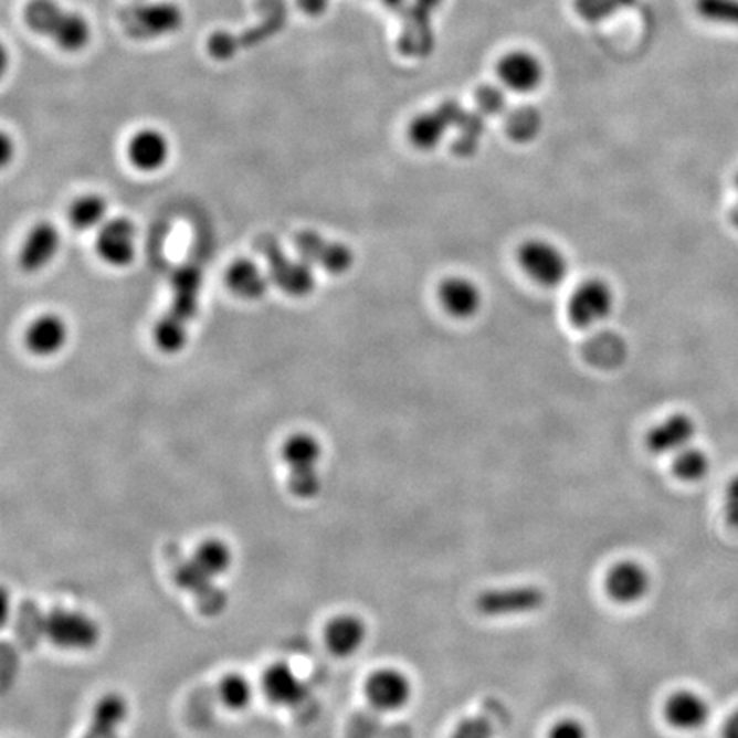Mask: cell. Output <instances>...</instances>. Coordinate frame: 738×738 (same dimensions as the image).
<instances>
[{
    "mask_svg": "<svg viewBox=\"0 0 738 738\" xmlns=\"http://www.w3.org/2000/svg\"><path fill=\"white\" fill-rule=\"evenodd\" d=\"M233 566V550L223 539L202 540L190 558L178 562L173 577L178 587L193 597L202 614L214 618L228 605V593L219 587V578Z\"/></svg>",
    "mask_w": 738,
    "mask_h": 738,
    "instance_id": "cell-1",
    "label": "cell"
},
{
    "mask_svg": "<svg viewBox=\"0 0 738 738\" xmlns=\"http://www.w3.org/2000/svg\"><path fill=\"white\" fill-rule=\"evenodd\" d=\"M18 634L30 643L45 637L65 652H91L102 640V628L96 619L84 612L65 607L40 611L34 603L28 602L18 619Z\"/></svg>",
    "mask_w": 738,
    "mask_h": 738,
    "instance_id": "cell-2",
    "label": "cell"
},
{
    "mask_svg": "<svg viewBox=\"0 0 738 738\" xmlns=\"http://www.w3.org/2000/svg\"><path fill=\"white\" fill-rule=\"evenodd\" d=\"M24 21L34 33L53 40L65 52H80L91 40L89 23L77 12L65 11L53 0H30Z\"/></svg>",
    "mask_w": 738,
    "mask_h": 738,
    "instance_id": "cell-3",
    "label": "cell"
},
{
    "mask_svg": "<svg viewBox=\"0 0 738 738\" xmlns=\"http://www.w3.org/2000/svg\"><path fill=\"white\" fill-rule=\"evenodd\" d=\"M321 450L320 441L309 433H294L284 441L281 449L284 465L287 467V487L294 497L302 502H309L320 494L321 477L318 465H320Z\"/></svg>",
    "mask_w": 738,
    "mask_h": 738,
    "instance_id": "cell-4",
    "label": "cell"
},
{
    "mask_svg": "<svg viewBox=\"0 0 738 738\" xmlns=\"http://www.w3.org/2000/svg\"><path fill=\"white\" fill-rule=\"evenodd\" d=\"M256 252L261 253L267 264L271 283L294 298H305L315 289V275L312 265L299 259H291L284 253L275 238L261 236L255 243Z\"/></svg>",
    "mask_w": 738,
    "mask_h": 738,
    "instance_id": "cell-5",
    "label": "cell"
},
{
    "mask_svg": "<svg viewBox=\"0 0 738 738\" xmlns=\"http://www.w3.org/2000/svg\"><path fill=\"white\" fill-rule=\"evenodd\" d=\"M547 605V592L539 584L524 583L496 587L478 593L475 611L484 618H518L535 614Z\"/></svg>",
    "mask_w": 738,
    "mask_h": 738,
    "instance_id": "cell-6",
    "label": "cell"
},
{
    "mask_svg": "<svg viewBox=\"0 0 738 738\" xmlns=\"http://www.w3.org/2000/svg\"><path fill=\"white\" fill-rule=\"evenodd\" d=\"M518 265L535 284L556 287L565 283L569 274L566 253L556 243L542 238H531L518 249Z\"/></svg>",
    "mask_w": 738,
    "mask_h": 738,
    "instance_id": "cell-7",
    "label": "cell"
},
{
    "mask_svg": "<svg viewBox=\"0 0 738 738\" xmlns=\"http://www.w3.org/2000/svg\"><path fill=\"white\" fill-rule=\"evenodd\" d=\"M615 308V294L603 280L583 281L574 287L568 299V318L574 327L587 330L611 317Z\"/></svg>",
    "mask_w": 738,
    "mask_h": 738,
    "instance_id": "cell-8",
    "label": "cell"
},
{
    "mask_svg": "<svg viewBox=\"0 0 738 738\" xmlns=\"http://www.w3.org/2000/svg\"><path fill=\"white\" fill-rule=\"evenodd\" d=\"M652 571L637 559H619L609 566L603 577L605 595L621 607H633L643 602L652 592Z\"/></svg>",
    "mask_w": 738,
    "mask_h": 738,
    "instance_id": "cell-9",
    "label": "cell"
},
{
    "mask_svg": "<svg viewBox=\"0 0 738 738\" xmlns=\"http://www.w3.org/2000/svg\"><path fill=\"white\" fill-rule=\"evenodd\" d=\"M414 687L400 668H378L365 682V696L369 705L381 713H397L412 700Z\"/></svg>",
    "mask_w": 738,
    "mask_h": 738,
    "instance_id": "cell-10",
    "label": "cell"
},
{
    "mask_svg": "<svg viewBox=\"0 0 738 738\" xmlns=\"http://www.w3.org/2000/svg\"><path fill=\"white\" fill-rule=\"evenodd\" d=\"M294 249L303 261L324 268L328 274H346L355 264V255L349 246L328 240L317 231H299L294 238Z\"/></svg>",
    "mask_w": 738,
    "mask_h": 738,
    "instance_id": "cell-11",
    "label": "cell"
},
{
    "mask_svg": "<svg viewBox=\"0 0 738 738\" xmlns=\"http://www.w3.org/2000/svg\"><path fill=\"white\" fill-rule=\"evenodd\" d=\"M662 713L668 727L684 734L703 730L713 715L709 700L694 689H677L668 694Z\"/></svg>",
    "mask_w": 738,
    "mask_h": 738,
    "instance_id": "cell-12",
    "label": "cell"
},
{
    "mask_svg": "<svg viewBox=\"0 0 738 738\" xmlns=\"http://www.w3.org/2000/svg\"><path fill=\"white\" fill-rule=\"evenodd\" d=\"M465 112L455 102H446L440 108L418 115L409 125L408 137L421 151H431L445 140L450 128L458 127Z\"/></svg>",
    "mask_w": 738,
    "mask_h": 738,
    "instance_id": "cell-13",
    "label": "cell"
},
{
    "mask_svg": "<svg viewBox=\"0 0 738 738\" xmlns=\"http://www.w3.org/2000/svg\"><path fill=\"white\" fill-rule=\"evenodd\" d=\"M697 434V424L686 412L663 418L656 422L646 436V446L656 456H674L687 446L693 445Z\"/></svg>",
    "mask_w": 738,
    "mask_h": 738,
    "instance_id": "cell-14",
    "label": "cell"
},
{
    "mask_svg": "<svg viewBox=\"0 0 738 738\" xmlns=\"http://www.w3.org/2000/svg\"><path fill=\"white\" fill-rule=\"evenodd\" d=\"M136 238L133 221L125 218L109 219L99 230L96 250L103 262L112 267H127L136 259Z\"/></svg>",
    "mask_w": 738,
    "mask_h": 738,
    "instance_id": "cell-15",
    "label": "cell"
},
{
    "mask_svg": "<svg viewBox=\"0 0 738 738\" xmlns=\"http://www.w3.org/2000/svg\"><path fill=\"white\" fill-rule=\"evenodd\" d=\"M497 77L503 86L515 93H531L539 89L544 80V67L534 53L513 50L497 62Z\"/></svg>",
    "mask_w": 738,
    "mask_h": 738,
    "instance_id": "cell-16",
    "label": "cell"
},
{
    "mask_svg": "<svg viewBox=\"0 0 738 738\" xmlns=\"http://www.w3.org/2000/svg\"><path fill=\"white\" fill-rule=\"evenodd\" d=\"M437 298L450 317L458 320L474 318L484 305L483 289L464 275H453L443 281L437 289Z\"/></svg>",
    "mask_w": 738,
    "mask_h": 738,
    "instance_id": "cell-17",
    "label": "cell"
},
{
    "mask_svg": "<svg viewBox=\"0 0 738 738\" xmlns=\"http://www.w3.org/2000/svg\"><path fill=\"white\" fill-rule=\"evenodd\" d=\"M366 640H368V625L358 614H339L325 625V646L337 658L356 655L365 646Z\"/></svg>",
    "mask_w": 738,
    "mask_h": 738,
    "instance_id": "cell-18",
    "label": "cell"
},
{
    "mask_svg": "<svg viewBox=\"0 0 738 738\" xmlns=\"http://www.w3.org/2000/svg\"><path fill=\"white\" fill-rule=\"evenodd\" d=\"M262 690L268 703L283 708H293L302 705L306 697L305 682L287 665V663H272L262 675Z\"/></svg>",
    "mask_w": 738,
    "mask_h": 738,
    "instance_id": "cell-19",
    "label": "cell"
},
{
    "mask_svg": "<svg viewBox=\"0 0 738 738\" xmlns=\"http://www.w3.org/2000/svg\"><path fill=\"white\" fill-rule=\"evenodd\" d=\"M180 9L170 4L144 6L125 15V27L137 39H149L178 30Z\"/></svg>",
    "mask_w": 738,
    "mask_h": 738,
    "instance_id": "cell-20",
    "label": "cell"
},
{
    "mask_svg": "<svg viewBox=\"0 0 738 738\" xmlns=\"http://www.w3.org/2000/svg\"><path fill=\"white\" fill-rule=\"evenodd\" d=\"M61 249V233L50 223H40L30 231L20 253L21 267L39 272L52 264Z\"/></svg>",
    "mask_w": 738,
    "mask_h": 738,
    "instance_id": "cell-21",
    "label": "cell"
},
{
    "mask_svg": "<svg viewBox=\"0 0 738 738\" xmlns=\"http://www.w3.org/2000/svg\"><path fill=\"white\" fill-rule=\"evenodd\" d=\"M128 159L137 170L152 173L170 158V143L155 128H143L128 143Z\"/></svg>",
    "mask_w": 738,
    "mask_h": 738,
    "instance_id": "cell-22",
    "label": "cell"
},
{
    "mask_svg": "<svg viewBox=\"0 0 738 738\" xmlns=\"http://www.w3.org/2000/svg\"><path fill=\"white\" fill-rule=\"evenodd\" d=\"M127 718V699L117 693L105 694L96 703L83 738H120V730Z\"/></svg>",
    "mask_w": 738,
    "mask_h": 738,
    "instance_id": "cell-23",
    "label": "cell"
},
{
    "mask_svg": "<svg viewBox=\"0 0 738 738\" xmlns=\"http://www.w3.org/2000/svg\"><path fill=\"white\" fill-rule=\"evenodd\" d=\"M67 339V324L57 315H43L30 325L24 342L33 355L49 358L61 352Z\"/></svg>",
    "mask_w": 738,
    "mask_h": 738,
    "instance_id": "cell-24",
    "label": "cell"
},
{
    "mask_svg": "<svg viewBox=\"0 0 738 738\" xmlns=\"http://www.w3.org/2000/svg\"><path fill=\"white\" fill-rule=\"evenodd\" d=\"M226 283L238 298L253 302V299L262 298L267 293L271 277L255 262L240 259L228 268Z\"/></svg>",
    "mask_w": 738,
    "mask_h": 738,
    "instance_id": "cell-25",
    "label": "cell"
},
{
    "mask_svg": "<svg viewBox=\"0 0 738 738\" xmlns=\"http://www.w3.org/2000/svg\"><path fill=\"white\" fill-rule=\"evenodd\" d=\"M173 312L183 320L192 321L199 309L200 287H202V274L199 268L187 265L173 275Z\"/></svg>",
    "mask_w": 738,
    "mask_h": 738,
    "instance_id": "cell-26",
    "label": "cell"
},
{
    "mask_svg": "<svg viewBox=\"0 0 738 738\" xmlns=\"http://www.w3.org/2000/svg\"><path fill=\"white\" fill-rule=\"evenodd\" d=\"M441 0H415L409 15L408 31L402 36L403 50L414 55L430 52L433 45L431 36V12L440 6Z\"/></svg>",
    "mask_w": 738,
    "mask_h": 738,
    "instance_id": "cell-27",
    "label": "cell"
},
{
    "mask_svg": "<svg viewBox=\"0 0 738 738\" xmlns=\"http://www.w3.org/2000/svg\"><path fill=\"white\" fill-rule=\"evenodd\" d=\"M711 471V458L697 446H687L672 456V472L681 483L697 484L705 481Z\"/></svg>",
    "mask_w": 738,
    "mask_h": 738,
    "instance_id": "cell-28",
    "label": "cell"
},
{
    "mask_svg": "<svg viewBox=\"0 0 738 738\" xmlns=\"http://www.w3.org/2000/svg\"><path fill=\"white\" fill-rule=\"evenodd\" d=\"M189 321L168 312L155 327V342L166 355H177L189 340Z\"/></svg>",
    "mask_w": 738,
    "mask_h": 738,
    "instance_id": "cell-29",
    "label": "cell"
},
{
    "mask_svg": "<svg viewBox=\"0 0 738 738\" xmlns=\"http://www.w3.org/2000/svg\"><path fill=\"white\" fill-rule=\"evenodd\" d=\"M106 212H108L106 200L102 196L91 193V196L81 197L72 204L68 219L76 230H95L105 223Z\"/></svg>",
    "mask_w": 738,
    "mask_h": 738,
    "instance_id": "cell-30",
    "label": "cell"
},
{
    "mask_svg": "<svg viewBox=\"0 0 738 738\" xmlns=\"http://www.w3.org/2000/svg\"><path fill=\"white\" fill-rule=\"evenodd\" d=\"M219 697L231 711L249 708L253 699V687L242 674H230L219 684Z\"/></svg>",
    "mask_w": 738,
    "mask_h": 738,
    "instance_id": "cell-31",
    "label": "cell"
},
{
    "mask_svg": "<svg viewBox=\"0 0 738 738\" xmlns=\"http://www.w3.org/2000/svg\"><path fill=\"white\" fill-rule=\"evenodd\" d=\"M694 9L708 23L738 28V0H694Z\"/></svg>",
    "mask_w": 738,
    "mask_h": 738,
    "instance_id": "cell-32",
    "label": "cell"
},
{
    "mask_svg": "<svg viewBox=\"0 0 738 738\" xmlns=\"http://www.w3.org/2000/svg\"><path fill=\"white\" fill-rule=\"evenodd\" d=\"M634 4L636 0H574L578 15L588 23H599V21L611 18L621 9L631 8Z\"/></svg>",
    "mask_w": 738,
    "mask_h": 738,
    "instance_id": "cell-33",
    "label": "cell"
},
{
    "mask_svg": "<svg viewBox=\"0 0 738 738\" xmlns=\"http://www.w3.org/2000/svg\"><path fill=\"white\" fill-rule=\"evenodd\" d=\"M540 127V118L531 108L521 109L509 122V136L515 140H530Z\"/></svg>",
    "mask_w": 738,
    "mask_h": 738,
    "instance_id": "cell-34",
    "label": "cell"
},
{
    "mask_svg": "<svg viewBox=\"0 0 738 738\" xmlns=\"http://www.w3.org/2000/svg\"><path fill=\"white\" fill-rule=\"evenodd\" d=\"M450 738H494V727L484 716H467L460 719Z\"/></svg>",
    "mask_w": 738,
    "mask_h": 738,
    "instance_id": "cell-35",
    "label": "cell"
},
{
    "mask_svg": "<svg viewBox=\"0 0 738 738\" xmlns=\"http://www.w3.org/2000/svg\"><path fill=\"white\" fill-rule=\"evenodd\" d=\"M547 738H590V731L577 716H562L554 721Z\"/></svg>",
    "mask_w": 738,
    "mask_h": 738,
    "instance_id": "cell-36",
    "label": "cell"
},
{
    "mask_svg": "<svg viewBox=\"0 0 738 738\" xmlns=\"http://www.w3.org/2000/svg\"><path fill=\"white\" fill-rule=\"evenodd\" d=\"M721 509L728 527L738 530V474H735L725 487Z\"/></svg>",
    "mask_w": 738,
    "mask_h": 738,
    "instance_id": "cell-37",
    "label": "cell"
},
{
    "mask_svg": "<svg viewBox=\"0 0 738 738\" xmlns=\"http://www.w3.org/2000/svg\"><path fill=\"white\" fill-rule=\"evenodd\" d=\"M477 103L481 106V112H484V114H499V109L505 105V99H503L499 91L484 89L477 96Z\"/></svg>",
    "mask_w": 738,
    "mask_h": 738,
    "instance_id": "cell-38",
    "label": "cell"
},
{
    "mask_svg": "<svg viewBox=\"0 0 738 738\" xmlns=\"http://www.w3.org/2000/svg\"><path fill=\"white\" fill-rule=\"evenodd\" d=\"M721 738H738V706L721 725Z\"/></svg>",
    "mask_w": 738,
    "mask_h": 738,
    "instance_id": "cell-39",
    "label": "cell"
},
{
    "mask_svg": "<svg viewBox=\"0 0 738 738\" xmlns=\"http://www.w3.org/2000/svg\"><path fill=\"white\" fill-rule=\"evenodd\" d=\"M299 8L308 15H320L327 9L328 0H298Z\"/></svg>",
    "mask_w": 738,
    "mask_h": 738,
    "instance_id": "cell-40",
    "label": "cell"
},
{
    "mask_svg": "<svg viewBox=\"0 0 738 738\" xmlns=\"http://www.w3.org/2000/svg\"><path fill=\"white\" fill-rule=\"evenodd\" d=\"M383 4L392 11H400L405 4V0H383Z\"/></svg>",
    "mask_w": 738,
    "mask_h": 738,
    "instance_id": "cell-41",
    "label": "cell"
},
{
    "mask_svg": "<svg viewBox=\"0 0 738 738\" xmlns=\"http://www.w3.org/2000/svg\"><path fill=\"white\" fill-rule=\"evenodd\" d=\"M730 223L734 224L735 230L738 231V204L730 211Z\"/></svg>",
    "mask_w": 738,
    "mask_h": 738,
    "instance_id": "cell-42",
    "label": "cell"
},
{
    "mask_svg": "<svg viewBox=\"0 0 738 738\" xmlns=\"http://www.w3.org/2000/svg\"><path fill=\"white\" fill-rule=\"evenodd\" d=\"M734 183H735V189H737V192H738V171H737V175H735Z\"/></svg>",
    "mask_w": 738,
    "mask_h": 738,
    "instance_id": "cell-43",
    "label": "cell"
}]
</instances>
